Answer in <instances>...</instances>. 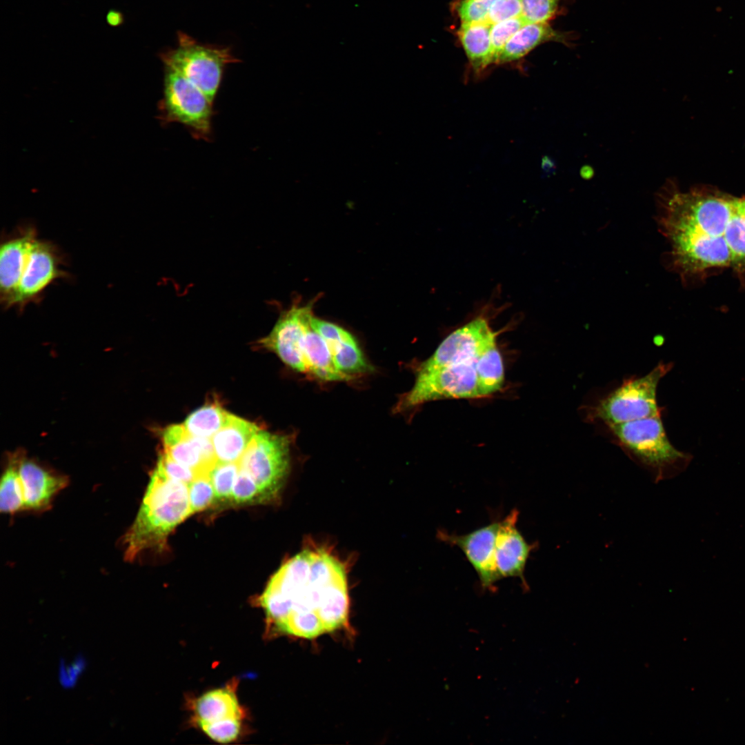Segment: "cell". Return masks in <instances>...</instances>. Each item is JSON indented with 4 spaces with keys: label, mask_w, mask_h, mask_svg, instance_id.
I'll return each instance as SVG.
<instances>
[{
    "label": "cell",
    "mask_w": 745,
    "mask_h": 745,
    "mask_svg": "<svg viewBox=\"0 0 745 745\" xmlns=\"http://www.w3.org/2000/svg\"><path fill=\"white\" fill-rule=\"evenodd\" d=\"M656 221L669 264L681 276L712 268L745 271V197L667 181L656 195Z\"/></svg>",
    "instance_id": "1"
},
{
    "label": "cell",
    "mask_w": 745,
    "mask_h": 745,
    "mask_svg": "<svg viewBox=\"0 0 745 745\" xmlns=\"http://www.w3.org/2000/svg\"><path fill=\"white\" fill-rule=\"evenodd\" d=\"M259 603L271 634L311 639L340 629L349 613L345 568L324 548L304 549L271 577Z\"/></svg>",
    "instance_id": "2"
},
{
    "label": "cell",
    "mask_w": 745,
    "mask_h": 745,
    "mask_svg": "<svg viewBox=\"0 0 745 745\" xmlns=\"http://www.w3.org/2000/svg\"><path fill=\"white\" fill-rule=\"evenodd\" d=\"M190 515L188 484L155 467L137 515L122 538L125 559L133 562L143 552L163 548L171 532Z\"/></svg>",
    "instance_id": "3"
},
{
    "label": "cell",
    "mask_w": 745,
    "mask_h": 745,
    "mask_svg": "<svg viewBox=\"0 0 745 745\" xmlns=\"http://www.w3.org/2000/svg\"><path fill=\"white\" fill-rule=\"evenodd\" d=\"M619 444L647 470L656 483L683 470L691 455L670 442L661 419L656 415L609 426Z\"/></svg>",
    "instance_id": "4"
},
{
    "label": "cell",
    "mask_w": 745,
    "mask_h": 745,
    "mask_svg": "<svg viewBox=\"0 0 745 745\" xmlns=\"http://www.w3.org/2000/svg\"><path fill=\"white\" fill-rule=\"evenodd\" d=\"M212 103L195 84L165 66L163 97L159 105L163 124L179 123L194 138L210 141Z\"/></svg>",
    "instance_id": "5"
},
{
    "label": "cell",
    "mask_w": 745,
    "mask_h": 745,
    "mask_svg": "<svg viewBox=\"0 0 745 745\" xmlns=\"http://www.w3.org/2000/svg\"><path fill=\"white\" fill-rule=\"evenodd\" d=\"M161 57L166 67L180 73L212 102L225 67L237 61L229 49L199 43L183 32L178 34L177 46Z\"/></svg>",
    "instance_id": "6"
},
{
    "label": "cell",
    "mask_w": 745,
    "mask_h": 745,
    "mask_svg": "<svg viewBox=\"0 0 745 745\" xmlns=\"http://www.w3.org/2000/svg\"><path fill=\"white\" fill-rule=\"evenodd\" d=\"M672 366L660 363L644 376L624 381L596 406L595 417L610 426L660 415L657 386Z\"/></svg>",
    "instance_id": "7"
},
{
    "label": "cell",
    "mask_w": 745,
    "mask_h": 745,
    "mask_svg": "<svg viewBox=\"0 0 745 745\" xmlns=\"http://www.w3.org/2000/svg\"><path fill=\"white\" fill-rule=\"evenodd\" d=\"M290 441L286 435L260 430L238 461L240 469L255 481L261 503L275 500L284 485L290 467Z\"/></svg>",
    "instance_id": "8"
},
{
    "label": "cell",
    "mask_w": 745,
    "mask_h": 745,
    "mask_svg": "<svg viewBox=\"0 0 745 745\" xmlns=\"http://www.w3.org/2000/svg\"><path fill=\"white\" fill-rule=\"evenodd\" d=\"M477 359L435 369L417 370L413 386L400 399L396 410H407L441 399L481 397L476 370Z\"/></svg>",
    "instance_id": "9"
},
{
    "label": "cell",
    "mask_w": 745,
    "mask_h": 745,
    "mask_svg": "<svg viewBox=\"0 0 745 745\" xmlns=\"http://www.w3.org/2000/svg\"><path fill=\"white\" fill-rule=\"evenodd\" d=\"M236 684L212 690L193 704V722L211 739L229 743L237 739L245 712L240 705Z\"/></svg>",
    "instance_id": "10"
},
{
    "label": "cell",
    "mask_w": 745,
    "mask_h": 745,
    "mask_svg": "<svg viewBox=\"0 0 745 745\" xmlns=\"http://www.w3.org/2000/svg\"><path fill=\"white\" fill-rule=\"evenodd\" d=\"M496 336L488 320L479 317L450 333L417 370H427L475 360L496 344Z\"/></svg>",
    "instance_id": "11"
},
{
    "label": "cell",
    "mask_w": 745,
    "mask_h": 745,
    "mask_svg": "<svg viewBox=\"0 0 745 745\" xmlns=\"http://www.w3.org/2000/svg\"><path fill=\"white\" fill-rule=\"evenodd\" d=\"M61 264L62 258L55 246L36 238L31 245L11 307L23 309L30 303L38 302L52 282L67 277Z\"/></svg>",
    "instance_id": "12"
},
{
    "label": "cell",
    "mask_w": 745,
    "mask_h": 745,
    "mask_svg": "<svg viewBox=\"0 0 745 745\" xmlns=\"http://www.w3.org/2000/svg\"><path fill=\"white\" fill-rule=\"evenodd\" d=\"M312 305H295L283 311L270 332L259 341L262 347L275 353L285 364L299 372L307 373L302 343L306 326L313 317Z\"/></svg>",
    "instance_id": "13"
},
{
    "label": "cell",
    "mask_w": 745,
    "mask_h": 745,
    "mask_svg": "<svg viewBox=\"0 0 745 745\" xmlns=\"http://www.w3.org/2000/svg\"><path fill=\"white\" fill-rule=\"evenodd\" d=\"M499 521L457 535L438 530L437 537L446 544L458 547L475 570L481 586L490 589L501 578L495 562V542Z\"/></svg>",
    "instance_id": "14"
},
{
    "label": "cell",
    "mask_w": 745,
    "mask_h": 745,
    "mask_svg": "<svg viewBox=\"0 0 745 745\" xmlns=\"http://www.w3.org/2000/svg\"><path fill=\"white\" fill-rule=\"evenodd\" d=\"M519 511L513 508L499 525L495 542V562L501 578L519 577L528 588L525 568L531 552L537 547L528 543L517 528Z\"/></svg>",
    "instance_id": "15"
},
{
    "label": "cell",
    "mask_w": 745,
    "mask_h": 745,
    "mask_svg": "<svg viewBox=\"0 0 745 745\" xmlns=\"http://www.w3.org/2000/svg\"><path fill=\"white\" fill-rule=\"evenodd\" d=\"M162 439L163 453L190 468L198 475H208L218 461L212 440L189 434L183 424L168 426L163 430Z\"/></svg>",
    "instance_id": "16"
},
{
    "label": "cell",
    "mask_w": 745,
    "mask_h": 745,
    "mask_svg": "<svg viewBox=\"0 0 745 745\" xmlns=\"http://www.w3.org/2000/svg\"><path fill=\"white\" fill-rule=\"evenodd\" d=\"M36 238L35 229L26 227L1 244L0 298L6 309L11 307L31 245Z\"/></svg>",
    "instance_id": "17"
},
{
    "label": "cell",
    "mask_w": 745,
    "mask_h": 745,
    "mask_svg": "<svg viewBox=\"0 0 745 745\" xmlns=\"http://www.w3.org/2000/svg\"><path fill=\"white\" fill-rule=\"evenodd\" d=\"M24 510H44L68 483L65 476L51 473L35 462L21 457L19 466Z\"/></svg>",
    "instance_id": "18"
},
{
    "label": "cell",
    "mask_w": 745,
    "mask_h": 745,
    "mask_svg": "<svg viewBox=\"0 0 745 745\" xmlns=\"http://www.w3.org/2000/svg\"><path fill=\"white\" fill-rule=\"evenodd\" d=\"M573 32L557 31L548 22L527 23L506 43L497 63L502 64L518 60L537 46L547 41H557L570 47L573 45Z\"/></svg>",
    "instance_id": "19"
},
{
    "label": "cell",
    "mask_w": 745,
    "mask_h": 745,
    "mask_svg": "<svg viewBox=\"0 0 745 745\" xmlns=\"http://www.w3.org/2000/svg\"><path fill=\"white\" fill-rule=\"evenodd\" d=\"M259 431L255 424L228 413L223 426L211 439L217 461L238 462Z\"/></svg>",
    "instance_id": "20"
},
{
    "label": "cell",
    "mask_w": 745,
    "mask_h": 745,
    "mask_svg": "<svg viewBox=\"0 0 745 745\" xmlns=\"http://www.w3.org/2000/svg\"><path fill=\"white\" fill-rule=\"evenodd\" d=\"M302 351L307 373L326 381L352 379L337 370L326 340L313 328L311 320L305 330Z\"/></svg>",
    "instance_id": "21"
},
{
    "label": "cell",
    "mask_w": 745,
    "mask_h": 745,
    "mask_svg": "<svg viewBox=\"0 0 745 745\" xmlns=\"http://www.w3.org/2000/svg\"><path fill=\"white\" fill-rule=\"evenodd\" d=\"M491 25L486 22L461 23L458 36L474 71H483L493 63Z\"/></svg>",
    "instance_id": "22"
},
{
    "label": "cell",
    "mask_w": 745,
    "mask_h": 745,
    "mask_svg": "<svg viewBox=\"0 0 745 745\" xmlns=\"http://www.w3.org/2000/svg\"><path fill=\"white\" fill-rule=\"evenodd\" d=\"M327 344L330 350L334 364L341 373L352 377V375L365 373L372 370L357 341L351 333L341 339L327 343Z\"/></svg>",
    "instance_id": "23"
},
{
    "label": "cell",
    "mask_w": 745,
    "mask_h": 745,
    "mask_svg": "<svg viewBox=\"0 0 745 745\" xmlns=\"http://www.w3.org/2000/svg\"><path fill=\"white\" fill-rule=\"evenodd\" d=\"M476 370L482 397L501 389L504 377V364L496 344L488 348L479 357Z\"/></svg>",
    "instance_id": "24"
},
{
    "label": "cell",
    "mask_w": 745,
    "mask_h": 745,
    "mask_svg": "<svg viewBox=\"0 0 745 745\" xmlns=\"http://www.w3.org/2000/svg\"><path fill=\"white\" fill-rule=\"evenodd\" d=\"M21 457L13 456L3 473L0 484V510L13 514L24 510V497L19 466Z\"/></svg>",
    "instance_id": "25"
},
{
    "label": "cell",
    "mask_w": 745,
    "mask_h": 745,
    "mask_svg": "<svg viewBox=\"0 0 745 745\" xmlns=\"http://www.w3.org/2000/svg\"><path fill=\"white\" fill-rule=\"evenodd\" d=\"M228 415L219 404H210L192 413L183 425L193 436L210 438L223 426Z\"/></svg>",
    "instance_id": "26"
},
{
    "label": "cell",
    "mask_w": 745,
    "mask_h": 745,
    "mask_svg": "<svg viewBox=\"0 0 745 745\" xmlns=\"http://www.w3.org/2000/svg\"><path fill=\"white\" fill-rule=\"evenodd\" d=\"M239 469L238 462L217 461L210 470L208 475L215 489L216 501L230 502L233 485Z\"/></svg>",
    "instance_id": "27"
},
{
    "label": "cell",
    "mask_w": 745,
    "mask_h": 745,
    "mask_svg": "<svg viewBox=\"0 0 745 745\" xmlns=\"http://www.w3.org/2000/svg\"><path fill=\"white\" fill-rule=\"evenodd\" d=\"M572 0H521L522 14L527 23H545L566 11L564 3Z\"/></svg>",
    "instance_id": "28"
},
{
    "label": "cell",
    "mask_w": 745,
    "mask_h": 745,
    "mask_svg": "<svg viewBox=\"0 0 745 745\" xmlns=\"http://www.w3.org/2000/svg\"><path fill=\"white\" fill-rule=\"evenodd\" d=\"M191 514L202 511L215 501V492L209 475L197 476L188 484Z\"/></svg>",
    "instance_id": "29"
},
{
    "label": "cell",
    "mask_w": 745,
    "mask_h": 745,
    "mask_svg": "<svg viewBox=\"0 0 745 745\" xmlns=\"http://www.w3.org/2000/svg\"><path fill=\"white\" fill-rule=\"evenodd\" d=\"M527 23L522 16H518L491 25L490 41L493 63H497L504 47L514 34Z\"/></svg>",
    "instance_id": "30"
},
{
    "label": "cell",
    "mask_w": 745,
    "mask_h": 745,
    "mask_svg": "<svg viewBox=\"0 0 745 745\" xmlns=\"http://www.w3.org/2000/svg\"><path fill=\"white\" fill-rule=\"evenodd\" d=\"M235 505L261 503L258 487L244 470L239 472L233 485L230 502Z\"/></svg>",
    "instance_id": "31"
},
{
    "label": "cell",
    "mask_w": 745,
    "mask_h": 745,
    "mask_svg": "<svg viewBox=\"0 0 745 745\" xmlns=\"http://www.w3.org/2000/svg\"><path fill=\"white\" fill-rule=\"evenodd\" d=\"M497 0H461L457 12L461 23L484 22L493 4Z\"/></svg>",
    "instance_id": "32"
},
{
    "label": "cell",
    "mask_w": 745,
    "mask_h": 745,
    "mask_svg": "<svg viewBox=\"0 0 745 745\" xmlns=\"http://www.w3.org/2000/svg\"><path fill=\"white\" fill-rule=\"evenodd\" d=\"M156 467L169 478L188 484L198 476L195 470L178 463L163 452L160 455Z\"/></svg>",
    "instance_id": "33"
},
{
    "label": "cell",
    "mask_w": 745,
    "mask_h": 745,
    "mask_svg": "<svg viewBox=\"0 0 745 745\" xmlns=\"http://www.w3.org/2000/svg\"><path fill=\"white\" fill-rule=\"evenodd\" d=\"M521 14V0H497L491 6L484 22L493 25Z\"/></svg>",
    "instance_id": "34"
},
{
    "label": "cell",
    "mask_w": 745,
    "mask_h": 745,
    "mask_svg": "<svg viewBox=\"0 0 745 745\" xmlns=\"http://www.w3.org/2000/svg\"><path fill=\"white\" fill-rule=\"evenodd\" d=\"M108 23L112 26H117L122 23L123 18L119 11L110 10L106 17Z\"/></svg>",
    "instance_id": "35"
}]
</instances>
